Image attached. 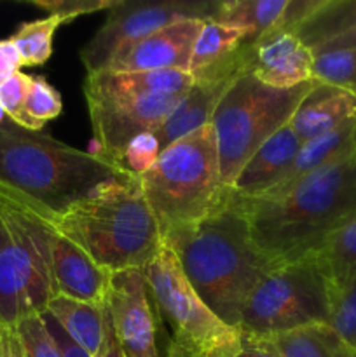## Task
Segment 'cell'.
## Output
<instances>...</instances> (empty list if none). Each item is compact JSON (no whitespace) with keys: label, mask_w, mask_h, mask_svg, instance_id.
Returning <instances> with one entry per match:
<instances>
[{"label":"cell","mask_w":356,"mask_h":357,"mask_svg":"<svg viewBox=\"0 0 356 357\" xmlns=\"http://www.w3.org/2000/svg\"><path fill=\"white\" fill-rule=\"evenodd\" d=\"M166 357H192V356H188L187 352H184V351H181V349H178L177 345H173L170 342V347H168Z\"/></svg>","instance_id":"cell-39"},{"label":"cell","mask_w":356,"mask_h":357,"mask_svg":"<svg viewBox=\"0 0 356 357\" xmlns=\"http://www.w3.org/2000/svg\"><path fill=\"white\" fill-rule=\"evenodd\" d=\"M52 236L47 222L0 197V330L44 314L58 296Z\"/></svg>","instance_id":"cell-6"},{"label":"cell","mask_w":356,"mask_h":357,"mask_svg":"<svg viewBox=\"0 0 356 357\" xmlns=\"http://www.w3.org/2000/svg\"><path fill=\"white\" fill-rule=\"evenodd\" d=\"M356 26V0H325L311 16L297 24L290 33L295 35L314 52Z\"/></svg>","instance_id":"cell-24"},{"label":"cell","mask_w":356,"mask_h":357,"mask_svg":"<svg viewBox=\"0 0 356 357\" xmlns=\"http://www.w3.org/2000/svg\"><path fill=\"white\" fill-rule=\"evenodd\" d=\"M349 155H356V119L349 121L348 124L334 129L323 136L304 142L300 150L297 152L295 159L290 164L278 183L255 199H274L286 194L297 181L309 174L316 173L321 167L328 166L332 162L346 159Z\"/></svg>","instance_id":"cell-20"},{"label":"cell","mask_w":356,"mask_h":357,"mask_svg":"<svg viewBox=\"0 0 356 357\" xmlns=\"http://www.w3.org/2000/svg\"><path fill=\"white\" fill-rule=\"evenodd\" d=\"M61 94L44 77H31L24 101V129L40 131L45 122L61 114Z\"/></svg>","instance_id":"cell-28"},{"label":"cell","mask_w":356,"mask_h":357,"mask_svg":"<svg viewBox=\"0 0 356 357\" xmlns=\"http://www.w3.org/2000/svg\"><path fill=\"white\" fill-rule=\"evenodd\" d=\"M105 303L126 357H161L157 351L159 312L143 268L110 274Z\"/></svg>","instance_id":"cell-12"},{"label":"cell","mask_w":356,"mask_h":357,"mask_svg":"<svg viewBox=\"0 0 356 357\" xmlns=\"http://www.w3.org/2000/svg\"><path fill=\"white\" fill-rule=\"evenodd\" d=\"M335 289L314 255L276 265L258 281L241 314V333L253 338L330 324Z\"/></svg>","instance_id":"cell-8"},{"label":"cell","mask_w":356,"mask_h":357,"mask_svg":"<svg viewBox=\"0 0 356 357\" xmlns=\"http://www.w3.org/2000/svg\"><path fill=\"white\" fill-rule=\"evenodd\" d=\"M337 293L356 275V220L332 234L314 253Z\"/></svg>","instance_id":"cell-25"},{"label":"cell","mask_w":356,"mask_h":357,"mask_svg":"<svg viewBox=\"0 0 356 357\" xmlns=\"http://www.w3.org/2000/svg\"><path fill=\"white\" fill-rule=\"evenodd\" d=\"M232 357H278L264 338H253L243 333V345Z\"/></svg>","instance_id":"cell-36"},{"label":"cell","mask_w":356,"mask_h":357,"mask_svg":"<svg viewBox=\"0 0 356 357\" xmlns=\"http://www.w3.org/2000/svg\"><path fill=\"white\" fill-rule=\"evenodd\" d=\"M159 142L154 136V132H143L126 146L121 159V167L133 176H140L156 164V160L159 159Z\"/></svg>","instance_id":"cell-31"},{"label":"cell","mask_w":356,"mask_h":357,"mask_svg":"<svg viewBox=\"0 0 356 357\" xmlns=\"http://www.w3.org/2000/svg\"><path fill=\"white\" fill-rule=\"evenodd\" d=\"M42 317H44V323H45V326H47L49 333H51L52 340H54L56 347H58L59 356L61 357H91L82 347H80L79 344H77L75 340H73L72 337H70L68 333H66L65 330H63L61 324H59L58 321H56L54 317L47 312V310L42 314Z\"/></svg>","instance_id":"cell-34"},{"label":"cell","mask_w":356,"mask_h":357,"mask_svg":"<svg viewBox=\"0 0 356 357\" xmlns=\"http://www.w3.org/2000/svg\"><path fill=\"white\" fill-rule=\"evenodd\" d=\"M342 49H356V26H353L351 30H348L346 33L339 35V37L334 38V40L321 45V47L314 52V56L321 54V52H328V51H342Z\"/></svg>","instance_id":"cell-37"},{"label":"cell","mask_w":356,"mask_h":357,"mask_svg":"<svg viewBox=\"0 0 356 357\" xmlns=\"http://www.w3.org/2000/svg\"><path fill=\"white\" fill-rule=\"evenodd\" d=\"M133 176L98 152L73 149L10 119L0 124V197L52 223L103 185Z\"/></svg>","instance_id":"cell-1"},{"label":"cell","mask_w":356,"mask_h":357,"mask_svg":"<svg viewBox=\"0 0 356 357\" xmlns=\"http://www.w3.org/2000/svg\"><path fill=\"white\" fill-rule=\"evenodd\" d=\"M47 312L91 357H126L107 303H84L56 296Z\"/></svg>","instance_id":"cell-16"},{"label":"cell","mask_w":356,"mask_h":357,"mask_svg":"<svg viewBox=\"0 0 356 357\" xmlns=\"http://www.w3.org/2000/svg\"><path fill=\"white\" fill-rule=\"evenodd\" d=\"M216 6L218 2L212 0H119L100 30L80 49V61L87 73L103 72L124 45L178 21H209Z\"/></svg>","instance_id":"cell-10"},{"label":"cell","mask_w":356,"mask_h":357,"mask_svg":"<svg viewBox=\"0 0 356 357\" xmlns=\"http://www.w3.org/2000/svg\"><path fill=\"white\" fill-rule=\"evenodd\" d=\"M52 275L58 296L84 303L107 300L110 272L101 268L79 244L54 229L52 236Z\"/></svg>","instance_id":"cell-15"},{"label":"cell","mask_w":356,"mask_h":357,"mask_svg":"<svg viewBox=\"0 0 356 357\" xmlns=\"http://www.w3.org/2000/svg\"><path fill=\"white\" fill-rule=\"evenodd\" d=\"M6 335L9 357H61L42 314L27 317Z\"/></svg>","instance_id":"cell-27"},{"label":"cell","mask_w":356,"mask_h":357,"mask_svg":"<svg viewBox=\"0 0 356 357\" xmlns=\"http://www.w3.org/2000/svg\"><path fill=\"white\" fill-rule=\"evenodd\" d=\"M356 119V94L314 80L288 126L302 142L323 136Z\"/></svg>","instance_id":"cell-18"},{"label":"cell","mask_w":356,"mask_h":357,"mask_svg":"<svg viewBox=\"0 0 356 357\" xmlns=\"http://www.w3.org/2000/svg\"><path fill=\"white\" fill-rule=\"evenodd\" d=\"M63 21L56 16L23 23L10 37L21 56L23 66L44 65L52 54V37Z\"/></svg>","instance_id":"cell-26"},{"label":"cell","mask_w":356,"mask_h":357,"mask_svg":"<svg viewBox=\"0 0 356 357\" xmlns=\"http://www.w3.org/2000/svg\"><path fill=\"white\" fill-rule=\"evenodd\" d=\"M159 317L177 345L192 357H232L243 345L239 328L223 323L195 293L170 248L143 268Z\"/></svg>","instance_id":"cell-9"},{"label":"cell","mask_w":356,"mask_h":357,"mask_svg":"<svg viewBox=\"0 0 356 357\" xmlns=\"http://www.w3.org/2000/svg\"><path fill=\"white\" fill-rule=\"evenodd\" d=\"M30 79L31 75L17 72L0 84V105L6 112V117L21 128H24V101H27Z\"/></svg>","instance_id":"cell-32"},{"label":"cell","mask_w":356,"mask_h":357,"mask_svg":"<svg viewBox=\"0 0 356 357\" xmlns=\"http://www.w3.org/2000/svg\"><path fill=\"white\" fill-rule=\"evenodd\" d=\"M288 0H225L218 2L209 21L239 28L246 33L244 42H255L276 30Z\"/></svg>","instance_id":"cell-22"},{"label":"cell","mask_w":356,"mask_h":357,"mask_svg":"<svg viewBox=\"0 0 356 357\" xmlns=\"http://www.w3.org/2000/svg\"><path fill=\"white\" fill-rule=\"evenodd\" d=\"M205 21L184 20L168 24L115 52L103 72H187L192 49Z\"/></svg>","instance_id":"cell-13"},{"label":"cell","mask_w":356,"mask_h":357,"mask_svg":"<svg viewBox=\"0 0 356 357\" xmlns=\"http://www.w3.org/2000/svg\"><path fill=\"white\" fill-rule=\"evenodd\" d=\"M278 357H356L330 324L302 328L264 338Z\"/></svg>","instance_id":"cell-23"},{"label":"cell","mask_w":356,"mask_h":357,"mask_svg":"<svg viewBox=\"0 0 356 357\" xmlns=\"http://www.w3.org/2000/svg\"><path fill=\"white\" fill-rule=\"evenodd\" d=\"M313 79L356 94V49L328 51L314 56Z\"/></svg>","instance_id":"cell-29"},{"label":"cell","mask_w":356,"mask_h":357,"mask_svg":"<svg viewBox=\"0 0 356 357\" xmlns=\"http://www.w3.org/2000/svg\"><path fill=\"white\" fill-rule=\"evenodd\" d=\"M313 86L314 79L292 89H276L251 73H243L234 80L212 117L220 173L227 187L232 185L248 159L279 129L288 126Z\"/></svg>","instance_id":"cell-7"},{"label":"cell","mask_w":356,"mask_h":357,"mask_svg":"<svg viewBox=\"0 0 356 357\" xmlns=\"http://www.w3.org/2000/svg\"><path fill=\"white\" fill-rule=\"evenodd\" d=\"M21 66H23L21 56L16 45L10 42V38L0 40V84H3L9 77L20 72Z\"/></svg>","instance_id":"cell-35"},{"label":"cell","mask_w":356,"mask_h":357,"mask_svg":"<svg viewBox=\"0 0 356 357\" xmlns=\"http://www.w3.org/2000/svg\"><path fill=\"white\" fill-rule=\"evenodd\" d=\"M0 357H9V347H7L6 330H0Z\"/></svg>","instance_id":"cell-38"},{"label":"cell","mask_w":356,"mask_h":357,"mask_svg":"<svg viewBox=\"0 0 356 357\" xmlns=\"http://www.w3.org/2000/svg\"><path fill=\"white\" fill-rule=\"evenodd\" d=\"M302 143L290 126L279 129L248 159L230 185V192L237 197L255 199L271 190L293 162Z\"/></svg>","instance_id":"cell-17"},{"label":"cell","mask_w":356,"mask_h":357,"mask_svg":"<svg viewBox=\"0 0 356 357\" xmlns=\"http://www.w3.org/2000/svg\"><path fill=\"white\" fill-rule=\"evenodd\" d=\"M237 77L194 80L192 87L171 112L170 117L154 131V136L159 142V149L164 150L171 143L201 129L202 126L212 124V117L220 100Z\"/></svg>","instance_id":"cell-19"},{"label":"cell","mask_w":356,"mask_h":357,"mask_svg":"<svg viewBox=\"0 0 356 357\" xmlns=\"http://www.w3.org/2000/svg\"><path fill=\"white\" fill-rule=\"evenodd\" d=\"M84 84L114 93H145L163 96H184L194 79L187 72L161 70V72H98L87 73Z\"/></svg>","instance_id":"cell-21"},{"label":"cell","mask_w":356,"mask_h":357,"mask_svg":"<svg viewBox=\"0 0 356 357\" xmlns=\"http://www.w3.org/2000/svg\"><path fill=\"white\" fill-rule=\"evenodd\" d=\"M49 225L79 244L110 274L145 268L164 248L138 176L103 185Z\"/></svg>","instance_id":"cell-4"},{"label":"cell","mask_w":356,"mask_h":357,"mask_svg":"<svg viewBox=\"0 0 356 357\" xmlns=\"http://www.w3.org/2000/svg\"><path fill=\"white\" fill-rule=\"evenodd\" d=\"M232 199L246 218L255 246L271 264L300 260L356 220V155L321 167L279 197L232 194Z\"/></svg>","instance_id":"cell-2"},{"label":"cell","mask_w":356,"mask_h":357,"mask_svg":"<svg viewBox=\"0 0 356 357\" xmlns=\"http://www.w3.org/2000/svg\"><path fill=\"white\" fill-rule=\"evenodd\" d=\"M330 326L356 352V275L335 296Z\"/></svg>","instance_id":"cell-30"},{"label":"cell","mask_w":356,"mask_h":357,"mask_svg":"<svg viewBox=\"0 0 356 357\" xmlns=\"http://www.w3.org/2000/svg\"><path fill=\"white\" fill-rule=\"evenodd\" d=\"M117 2L119 0H35L34 6L44 9L49 16H56L63 23H68L77 16L110 10Z\"/></svg>","instance_id":"cell-33"},{"label":"cell","mask_w":356,"mask_h":357,"mask_svg":"<svg viewBox=\"0 0 356 357\" xmlns=\"http://www.w3.org/2000/svg\"><path fill=\"white\" fill-rule=\"evenodd\" d=\"M98 153L121 166L126 146L143 132H154L185 96L114 93L82 86Z\"/></svg>","instance_id":"cell-11"},{"label":"cell","mask_w":356,"mask_h":357,"mask_svg":"<svg viewBox=\"0 0 356 357\" xmlns=\"http://www.w3.org/2000/svg\"><path fill=\"white\" fill-rule=\"evenodd\" d=\"M202 302L225 324L239 328L248 296L276 265L258 251L239 206L229 201L208 218L164 237Z\"/></svg>","instance_id":"cell-3"},{"label":"cell","mask_w":356,"mask_h":357,"mask_svg":"<svg viewBox=\"0 0 356 357\" xmlns=\"http://www.w3.org/2000/svg\"><path fill=\"white\" fill-rule=\"evenodd\" d=\"M138 183L163 239L222 209L230 187L220 173L213 126H202L161 150L156 164L138 176Z\"/></svg>","instance_id":"cell-5"},{"label":"cell","mask_w":356,"mask_h":357,"mask_svg":"<svg viewBox=\"0 0 356 357\" xmlns=\"http://www.w3.org/2000/svg\"><path fill=\"white\" fill-rule=\"evenodd\" d=\"M244 45L248 73L265 86L292 89L313 80V51L290 31L272 30Z\"/></svg>","instance_id":"cell-14"},{"label":"cell","mask_w":356,"mask_h":357,"mask_svg":"<svg viewBox=\"0 0 356 357\" xmlns=\"http://www.w3.org/2000/svg\"><path fill=\"white\" fill-rule=\"evenodd\" d=\"M6 112H3V108H2V105H0V124H2L3 121H6Z\"/></svg>","instance_id":"cell-40"}]
</instances>
